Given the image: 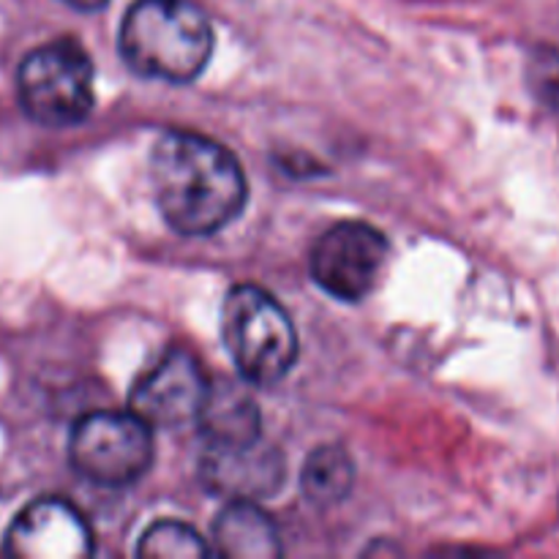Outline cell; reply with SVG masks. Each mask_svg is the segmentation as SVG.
I'll return each instance as SVG.
<instances>
[{
  "label": "cell",
  "mask_w": 559,
  "mask_h": 559,
  "mask_svg": "<svg viewBox=\"0 0 559 559\" xmlns=\"http://www.w3.org/2000/svg\"><path fill=\"white\" fill-rule=\"evenodd\" d=\"M151 183L164 222L194 238L235 222L249 197L238 158L197 131L158 136L151 153Z\"/></svg>",
  "instance_id": "1"
},
{
  "label": "cell",
  "mask_w": 559,
  "mask_h": 559,
  "mask_svg": "<svg viewBox=\"0 0 559 559\" xmlns=\"http://www.w3.org/2000/svg\"><path fill=\"white\" fill-rule=\"evenodd\" d=\"M211 52V20L194 0H136L120 27V55L147 80H197Z\"/></svg>",
  "instance_id": "2"
},
{
  "label": "cell",
  "mask_w": 559,
  "mask_h": 559,
  "mask_svg": "<svg viewBox=\"0 0 559 559\" xmlns=\"http://www.w3.org/2000/svg\"><path fill=\"white\" fill-rule=\"evenodd\" d=\"M222 336L249 385L284 380L298 358V333L284 306L254 284L233 287L222 306Z\"/></svg>",
  "instance_id": "3"
},
{
  "label": "cell",
  "mask_w": 559,
  "mask_h": 559,
  "mask_svg": "<svg viewBox=\"0 0 559 559\" xmlns=\"http://www.w3.org/2000/svg\"><path fill=\"white\" fill-rule=\"evenodd\" d=\"M20 104L36 123L76 126L93 109V63L71 38L49 41L25 55L16 71Z\"/></svg>",
  "instance_id": "4"
},
{
  "label": "cell",
  "mask_w": 559,
  "mask_h": 559,
  "mask_svg": "<svg viewBox=\"0 0 559 559\" xmlns=\"http://www.w3.org/2000/svg\"><path fill=\"white\" fill-rule=\"evenodd\" d=\"M69 459L76 473L98 486H129L153 462L151 426L126 413H87L71 429Z\"/></svg>",
  "instance_id": "5"
},
{
  "label": "cell",
  "mask_w": 559,
  "mask_h": 559,
  "mask_svg": "<svg viewBox=\"0 0 559 559\" xmlns=\"http://www.w3.org/2000/svg\"><path fill=\"white\" fill-rule=\"evenodd\" d=\"M388 240L364 222H342L328 229L311 249V276L336 300H364L380 282Z\"/></svg>",
  "instance_id": "6"
},
{
  "label": "cell",
  "mask_w": 559,
  "mask_h": 559,
  "mask_svg": "<svg viewBox=\"0 0 559 559\" xmlns=\"http://www.w3.org/2000/svg\"><path fill=\"white\" fill-rule=\"evenodd\" d=\"M207 380L186 349H169L131 391L129 409L151 429H178L197 418Z\"/></svg>",
  "instance_id": "7"
},
{
  "label": "cell",
  "mask_w": 559,
  "mask_h": 559,
  "mask_svg": "<svg viewBox=\"0 0 559 559\" xmlns=\"http://www.w3.org/2000/svg\"><path fill=\"white\" fill-rule=\"evenodd\" d=\"M5 549L25 559H80L93 555V533L71 502L44 497L16 516Z\"/></svg>",
  "instance_id": "8"
},
{
  "label": "cell",
  "mask_w": 559,
  "mask_h": 559,
  "mask_svg": "<svg viewBox=\"0 0 559 559\" xmlns=\"http://www.w3.org/2000/svg\"><path fill=\"white\" fill-rule=\"evenodd\" d=\"M200 469L202 484L229 500L271 497L284 480L282 456L273 448H260V440L246 448H207Z\"/></svg>",
  "instance_id": "9"
},
{
  "label": "cell",
  "mask_w": 559,
  "mask_h": 559,
  "mask_svg": "<svg viewBox=\"0 0 559 559\" xmlns=\"http://www.w3.org/2000/svg\"><path fill=\"white\" fill-rule=\"evenodd\" d=\"M194 420L207 448H246L260 440V407L240 382H207Z\"/></svg>",
  "instance_id": "10"
},
{
  "label": "cell",
  "mask_w": 559,
  "mask_h": 559,
  "mask_svg": "<svg viewBox=\"0 0 559 559\" xmlns=\"http://www.w3.org/2000/svg\"><path fill=\"white\" fill-rule=\"evenodd\" d=\"M213 551L235 559H271L282 555L276 524L254 502L233 500L213 522Z\"/></svg>",
  "instance_id": "11"
},
{
  "label": "cell",
  "mask_w": 559,
  "mask_h": 559,
  "mask_svg": "<svg viewBox=\"0 0 559 559\" xmlns=\"http://www.w3.org/2000/svg\"><path fill=\"white\" fill-rule=\"evenodd\" d=\"M355 484V464L342 445H322L306 459L300 489L317 508H331L349 495Z\"/></svg>",
  "instance_id": "12"
},
{
  "label": "cell",
  "mask_w": 559,
  "mask_h": 559,
  "mask_svg": "<svg viewBox=\"0 0 559 559\" xmlns=\"http://www.w3.org/2000/svg\"><path fill=\"white\" fill-rule=\"evenodd\" d=\"M142 557L162 559H200L211 555V546L183 522H156L145 530L140 540Z\"/></svg>",
  "instance_id": "13"
},
{
  "label": "cell",
  "mask_w": 559,
  "mask_h": 559,
  "mask_svg": "<svg viewBox=\"0 0 559 559\" xmlns=\"http://www.w3.org/2000/svg\"><path fill=\"white\" fill-rule=\"evenodd\" d=\"M527 87L544 107L559 112V49H533L527 60Z\"/></svg>",
  "instance_id": "14"
},
{
  "label": "cell",
  "mask_w": 559,
  "mask_h": 559,
  "mask_svg": "<svg viewBox=\"0 0 559 559\" xmlns=\"http://www.w3.org/2000/svg\"><path fill=\"white\" fill-rule=\"evenodd\" d=\"M63 3L71 5V9H76V11H98V9H104L109 0H63Z\"/></svg>",
  "instance_id": "15"
}]
</instances>
